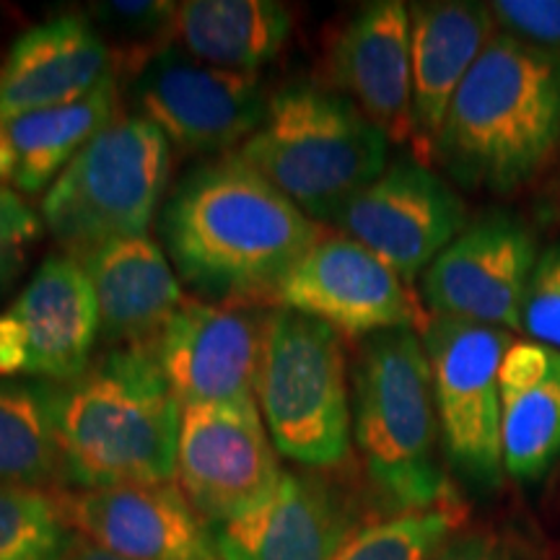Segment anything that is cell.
Wrapping results in <instances>:
<instances>
[{"mask_svg":"<svg viewBox=\"0 0 560 560\" xmlns=\"http://www.w3.org/2000/svg\"><path fill=\"white\" fill-rule=\"evenodd\" d=\"M161 240L187 285L219 304L272 301L322 229L240 153L198 166L161 210Z\"/></svg>","mask_w":560,"mask_h":560,"instance_id":"obj_1","label":"cell"},{"mask_svg":"<svg viewBox=\"0 0 560 560\" xmlns=\"http://www.w3.org/2000/svg\"><path fill=\"white\" fill-rule=\"evenodd\" d=\"M560 145V52L495 32L454 94L433 159L459 185L522 190Z\"/></svg>","mask_w":560,"mask_h":560,"instance_id":"obj_2","label":"cell"},{"mask_svg":"<svg viewBox=\"0 0 560 560\" xmlns=\"http://www.w3.org/2000/svg\"><path fill=\"white\" fill-rule=\"evenodd\" d=\"M179 418L151 342L112 346L79 380L55 384L62 475L79 488L172 482Z\"/></svg>","mask_w":560,"mask_h":560,"instance_id":"obj_3","label":"cell"},{"mask_svg":"<svg viewBox=\"0 0 560 560\" xmlns=\"http://www.w3.org/2000/svg\"><path fill=\"white\" fill-rule=\"evenodd\" d=\"M353 439L382 501L400 514L457 503L439 462L431 363L416 330L363 340L353 366Z\"/></svg>","mask_w":560,"mask_h":560,"instance_id":"obj_4","label":"cell"},{"mask_svg":"<svg viewBox=\"0 0 560 560\" xmlns=\"http://www.w3.org/2000/svg\"><path fill=\"white\" fill-rule=\"evenodd\" d=\"M387 145L348 96L293 83L268 102V115L240 156L312 221H332L387 170Z\"/></svg>","mask_w":560,"mask_h":560,"instance_id":"obj_5","label":"cell"},{"mask_svg":"<svg viewBox=\"0 0 560 560\" xmlns=\"http://www.w3.org/2000/svg\"><path fill=\"white\" fill-rule=\"evenodd\" d=\"M172 174V145L143 117H115L42 198V223L70 257L149 236Z\"/></svg>","mask_w":560,"mask_h":560,"instance_id":"obj_6","label":"cell"},{"mask_svg":"<svg viewBox=\"0 0 560 560\" xmlns=\"http://www.w3.org/2000/svg\"><path fill=\"white\" fill-rule=\"evenodd\" d=\"M255 397L283 457L312 470H332L348 459V363L342 335L330 325L272 306Z\"/></svg>","mask_w":560,"mask_h":560,"instance_id":"obj_7","label":"cell"},{"mask_svg":"<svg viewBox=\"0 0 560 560\" xmlns=\"http://www.w3.org/2000/svg\"><path fill=\"white\" fill-rule=\"evenodd\" d=\"M431 363L441 446L462 478L499 488L503 475L501 366L511 332L452 317H431L420 332Z\"/></svg>","mask_w":560,"mask_h":560,"instance_id":"obj_8","label":"cell"},{"mask_svg":"<svg viewBox=\"0 0 560 560\" xmlns=\"http://www.w3.org/2000/svg\"><path fill=\"white\" fill-rule=\"evenodd\" d=\"M130 100L138 117L185 153H219L247 143L270 102L257 73L206 66L172 45L138 70Z\"/></svg>","mask_w":560,"mask_h":560,"instance_id":"obj_9","label":"cell"},{"mask_svg":"<svg viewBox=\"0 0 560 560\" xmlns=\"http://www.w3.org/2000/svg\"><path fill=\"white\" fill-rule=\"evenodd\" d=\"M272 304L325 322L346 338L423 332L431 322L408 280L348 236H322L280 280Z\"/></svg>","mask_w":560,"mask_h":560,"instance_id":"obj_10","label":"cell"},{"mask_svg":"<svg viewBox=\"0 0 560 560\" xmlns=\"http://www.w3.org/2000/svg\"><path fill=\"white\" fill-rule=\"evenodd\" d=\"M270 310L257 304L185 301L151 340L179 408L257 405Z\"/></svg>","mask_w":560,"mask_h":560,"instance_id":"obj_11","label":"cell"},{"mask_svg":"<svg viewBox=\"0 0 560 560\" xmlns=\"http://www.w3.org/2000/svg\"><path fill=\"white\" fill-rule=\"evenodd\" d=\"M537 260L540 249L527 223L503 210H488L431 262L420 291L431 317L522 330Z\"/></svg>","mask_w":560,"mask_h":560,"instance_id":"obj_12","label":"cell"},{"mask_svg":"<svg viewBox=\"0 0 560 560\" xmlns=\"http://www.w3.org/2000/svg\"><path fill=\"white\" fill-rule=\"evenodd\" d=\"M179 490L208 527L247 514L276 490L283 470L257 405H202L179 418Z\"/></svg>","mask_w":560,"mask_h":560,"instance_id":"obj_13","label":"cell"},{"mask_svg":"<svg viewBox=\"0 0 560 560\" xmlns=\"http://www.w3.org/2000/svg\"><path fill=\"white\" fill-rule=\"evenodd\" d=\"M100 312L75 257L50 255L0 312V380L68 384L91 366Z\"/></svg>","mask_w":560,"mask_h":560,"instance_id":"obj_14","label":"cell"},{"mask_svg":"<svg viewBox=\"0 0 560 560\" xmlns=\"http://www.w3.org/2000/svg\"><path fill=\"white\" fill-rule=\"evenodd\" d=\"M412 283L465 231L467 206L429 164L400 159L330 221Z\"/></svg>","mask_w":560,"mask_h":560,"instance_id":"obj_15","label":"cell"},{"mask_svg":"<svg viewBox=\"0 0 560 560\" xmlns=\"http://www.w3.org/2000/svg\"><path fill=\"white\" fill-rule=\"evenodd\" d=\"M81 540L122 560H219L213 532L172 482L60 493Z\"/></svg>","mask_w":560,"mask_h":560,"instance_id":"obj_16","label":"cell"},{"mask_svg":"<svg viewBox=\"0 0 560 560\" xmlns=\"http://www.w3.org/2000/svg\"><path fill=\"white\" fill-rule=\"evenodd\" d=\"M219 560H335L355 535V509L314 472H283L262 503L215 524Z\"/></svg>","mask_w":560,"mask_h":560,"instance_id":"obj_17","label":"cell"},{"mask_svg":"<svg viewBox=\"0 0 560 560\" xmlns=\"http://www.w3.org/2000/svg\"><path fill=\"white\" fill-rule=\"evenodd\" d=\"M117 81L115 55L86 13L32 26L0 62V120L66 107Z\"/></svg>","mask_w":560,"mask_h":560,"instance_id":"obj_18","label":"cell"},{"mask_svg":"<svg viewBox=\"0 0 560 560\" xmlns=\"http://www.w3.org/2000/svg\"><path fill=\"white\" fill-rule=\"evenodd\" d=\"M335 86L392 143L412 140L410 9L400 0L366 3L330 50Z\"/></svg>","mask_w":560,"mask_h":560,"instance_id":"obj_19","label":"cell"},{"mask_svg":"<svg viewBox=\"0 0 560 560\" xmlns=\"http://www.w3.org/2000/svg\"><path fill=\"white\" fill-rule=\"evenodd\" d=\"M488 5L465 0L416 3L410 9L412 37V149L429 164L444 128L446 112L475 60L493 39Z\"/></svg>","mask_w":560,"mask_h":560,"instance_id":"obj_20","label":"cell"},{"mask_svg":"<svg viewBox=\"0 0 560 560\" xmlns=\"http://www.w3.org/2000/svg\"><path fill=\"white\" fill-rule=\"evenodd\" d=\"M100 312V335L112 346L151 342L185 304L164 249L149 236L117 240L75 257Z\"/></svg>","mask_w":560,"mask_h":560,"instance_id":"obj_21","label":"cell"},{"mask_svg":"<svg viewBox=\"0 0 560 560\" xmlns=\"http://www.w3.org/2000/svg\"><path fill=\"white\" fill-rule=\"evenodd\" d=\"M503 470L535 482L560 459V350L514 340L501 366Z\"/></svg>","mask_w":560,"mask_h":560,"instance_id":"obj_22","label":"cell"},{"mask_svg":"<svg viewBox=\"0 0 560 560\" xmlns=\"http://www.w3.org/2000/svg\"><path fill=\"white\" fill-rule=\"evenodd\" d=\"M117 81L66 107L0 120V187L37 195L66 172L91 138L115 120Z\"/></svg>","mask_w":560,"mask_h":560,"instance_id":"obj_23","label":"cell"},{"mask_svg":"<svg viewBox=\"0 0 560 560\" xmlns=\"http://www.w3.org/2000/svg\"><path fill=\"white\" fill-rule=\"evenodd\" d=\"M291 30V11L272 0H187L174 21L182 50L234 73H257L276 60Z\"/></svg>","mask_w":560,"mask_h":560,"instance_id":"obj_24","label":"cell"},{"mask_svg":"<svg viewBox=\"0 0 560 560\" xmlns=\"http://www.w3.org/2000/svg\"><path fill=\"white\" fill-rule=\"evenodd\" d=\"M60 478L55 384L0 380V482L47 488Z\"/></svg>","mask_w":560,"mask_h":560,"instance_id":"obj_25","label":"cell"},{"mask_svg":"<svg viewBox=\"0 0 560 560\" xmlns=\"http://www.w3.org/2000/svg\"><path fill=\"white\" fill-rule=\"evenodd\" d=\"M75 542L60 493L0 482V560H66Z\"/></svg>","mask_w":560,"mask_h":560,"instance_id":"obj_26","label":"cell"},{"mask_svg":"<svg viewBox=\"0 0 560 560\" xmlns=\"http://www.w3.org/2000/svg\"><path fill=\"white\" fill-rule=\"evenodd\" d=\"M459 522V503L389 516L355 532L335 560H429Z\"/></svg>","mask_w":560,"mask_h":560,"instance_id":"obj_27","label":"cell"},{"mask_svg":"<svg viewBox=\"0 0 560 560\" xmlns=\"http://www.w3.org/2000/svg\"><path fill=\"white\" fill-rule=\"evenodd\" d=\"M177 3L166 0H109V3H94L86 16L94 21L104 39H115L117 47L112 50L117 58L128 60L132 73L159 55L166 39L174 37V21H177Z\"/></svg>","mask_w":560,"mask_h":560,"instance_id":"obj_28","label":"cell"},{"mask_svg":"<svg viewBox=\"0 0 560 560\" xmlns=\"http://www.w3.org/2000/svg\"><path fill=\"white\" fill-rule=\"evenodd\" d=\"M522 330L529 340L560 350V244L545 249L532 272Z\"/></svg>","mask_w":560,"mask_h":560,"instance_id":"obj_29","label":"cell"},{"mask_svg":"<svg viewBox=\"0 0 560 560\" xmlns=\"http://www.w3.org/2000/svg\"><path fill=\"white\" fill-rule=\"evenodd\" d=\"M42 236V219L19 192L0 187V293L26 268Z\"/></svg>","mask_w":560,"mask_h":560,"instance_id":"obj_30","label":"cell"},{"mask_svg":"<svg viewBox=\"0 0 560 560\" xmlns=\"http://www.w3.org/2000/svg\"><path fill=\"white\" fill-rule=\"evenodd\" d=\"M488 11L506 37L560 52V0H495Z\"/></svg>","mask_w":560,"mask_h":560,"instance_id":"obj_31","label":"cell"},{"mask_svg":"<svg viewBox=\"0 0 560 560\" xmlns=\"http://www.w3.org/2000/svg\"><path fill=\"white\" fill-rule=\"evenodd\" d=\"M429 560H540L516 529H454Z\"/></svg>","mask_w":560,"mask_h":560,"instance_id":"obj_32","label":"cell"},{"mask_svg":"<svg viewBox=\"0 0 560 560\" xmlns=\"http://www.w3.org/2000/svg\"><path fill=\"white\" fill-rule=\"evenodd\" d=\"M66 560H122V558L112 556V552L96 548V545H91L79 537V542H75V548L70 550V556Z\"/></svg>","mask_w":560,"mask_h":560,"instance_id":"obj_33","label":"cell"},{"mask_svg":"<svg viewBox=\"0 0 560 560\" xmlns=\"http://www.w3.org/2000/svg\"><path fill=\"white\" fill-rule=\"evenodd\" d=\"M545 213H548L552 221L560 223V166L556 179L550 182L548 195H545Z\"/></svg>","mask_w":560,"mask_h":560,"instance_id":"obj_34","label":"cell"}]
</instances>
